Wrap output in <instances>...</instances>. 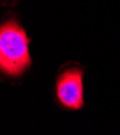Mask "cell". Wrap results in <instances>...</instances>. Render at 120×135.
<instances>
[{
	"instance_id": "obj_1",
	"label": "cell",
	"mask_w": 120,
	"mask_h": 135,
	"mask_svg": "<svg viewBox=\"0 0 120 135\" xmlns=\"http://www.w3.org/2000/svg\"><path fill=\"white\" fill-rule=\"evenodd\" d=\"M28 43L24 28L15 21H8L1 25L0 68L4 74L17 77L31 65Z\"/></svg>"
},
{
	"instance_id": "obj_2",
	"label": "cell",
	"mask_w": 120,
	"mask_h": 135,
	"mask_svg": "<svg viewBox=\"0 0 120 135\" xmlns=\"http://www.w3.org/2000/svg\"><path fill=\"white\" fill-rule=\"evenodd\" d=\"M83 73L79 68L63 71L56 80V96L66 108L78 110L83 107Z\"/></svg>"
}]
</instances>
